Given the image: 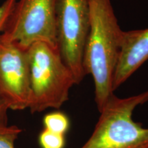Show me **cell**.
<instances>
[{"label": "cell", "instance_id": "1", "mask_svg": "<svg viewBox=\"0 0 148 148\" xmlns=\"http://www.w3.org/2000/svg\"><path fill=\"white\" fill-rule=\"evenodd\" d=\"M90 25L82 58L85 75H90L99 112L113 93L112 81L123 30L110 0H88Z\"/></svg>", "mask_w": 148, "mask_h": 148}, {"label": "cell", "instance_id": "2", "mask_svg": "<svg viewBox=\"0 0 148 148\" xmlns=\"http://www.w3.org/2000/svg\"><path fill=\"white\" fill-rule=\"evenodd\" d=\"M27 54L31 90L28 108L31 113L59 109L69 99L70 89L76 82L58 48L37 42L27 48Z\"/></svg>", "mask_w": 148, "mask_h": 148}, {"label": "cell", "instance_id": "3", "mask_svg": "<svg viewBox=\"0 0 148 148\" xmlns=\"http://www.w3.org/2000/svg\"><path fill=\"white\" fill-rule=\"evenodd\" d=\"M148 101V90L128 97L112 94L99 111L92 134L80 148H148V128L134 121L138 106Z\"/></svg>", "mask_w": 148, "mask_h": 148}, {"label": "cell", "instance_id": "4", "mask_svg": "<svg viewBox=\"0 0 148 148\" xmlns=\"http://www.w3.org/2000/svg\"><path fill=\"white\" fill-rule=\"evenodd\" d=\"M2 34L25 49L37 42L58 47L56 0H16Z\"/></svg>", "mask_w": 148, "mask_h": 148}, {"label": "cell", "instance_id": "5", "mask_svg": "<svg viewBox=\"0 0 148 148\" xmlns=\"http://www.w3.org/2000/svg\"><path fill=\"white\" fill-rule=\"evenodd\" d=\"M90 25L88 0H56L57 43L60 56L76 84L86 76L82 67Z\"/></svg>", "mask_w": 148, "mask_h": 148}, {"label": "cell", "instance_id": "6", "mask_svg": "<svg viewBox=\"0 0 148 148\" xmlns=\"http://www.w3.org/2000/svg\"><path fill=\"white\" fill-rule=\"evenodd\" d=\"M30 75L27 49L0 34V99L8 109L28 108Z\"/></svg>", "mask_w": 148, "mask_h": 148}, {"label": "cell", "instance_id": "7", "mask_svg": "<svg viewBox=\"0 0 148 148\" xmlns=\"http://www.w3.org/2000/svg\"><path fill=\"white\" fill-rule=\"evenodd\" d=\"M148 60V28L123 31L121 47L114 71L112 90L114 91Z\"/></svg>", "mask_w": 148, "mask_h": 148}, {"label": "cell", "instance_id": "8", "mask_svg": "<svg viewBox=\"0 0 148 148\" xmlns=\"http://www.w3.org/2000/svg\"><path fill=\"white\" fill-rule=\"evenodd\" d=\"M45 128L51 132L64 134L69 128V119L68 116L60 111L48 113L43 118Z\"/></svg>", "mask_w": 148, "mask_h": 148}, {"label": "cell", "instance_id": "9", "mask_svg": "<svg viewBox=\"0 0 148 148\" xmlns=\"http://www.w3.org/2000/svg\"><path fill=\"white\" fill-rule=\"evenodd\" d=\"M38 142L41 148H64L65 138L64 134L44 128L38 136Z\"/></svg>", "mask_w": 148, "mask_h": 148}, {"label": "cell", "instance_id": "10", "mask_svg": "<svg viewBox=\"0 0 148 148\" xmlns=\"http://www.w3.org/2000/svg\"><path fill=\"white\" fill-rule=\"evenodd\" d=\"M21 132L15 125H0V148H14V142Z\"/></svg>", "mask_w": 148, "mask_h": 148}, {"label": "cell", "instance_id": "11", "mask_svg": "<svg viewBox=\"0 0 148 148\" xmlns=\"http://www.w3.org/2000/svg\"><path fill=\"white\" fill-rule=\"evenodd\" d=\"M16 1V0H5L0 5V32H3Z\"/></svg>", "mask_w": 148, "mask_h": 148}, {"label": "cell", "instance_id": "12", "mask_svg": "<svg viewBox=\"0 0 148 148\" xmlns=\"http://www.w3.org/2000/svg\"><path fill=\"white\" fill-rule=\"evenodd\" d=\"M9 109L2 100L0 99V125H7L8 110Z\"/></svg>", "mask_w": 148, "mask_h": 148}]
</instances>
